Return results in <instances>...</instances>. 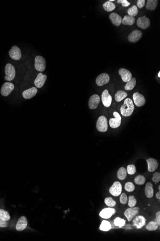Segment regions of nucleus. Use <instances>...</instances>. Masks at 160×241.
<instances>
[{"instance_id":"11","label":"nucleus","mask_w":160,"mask_h":241,"mask_svg":"<svg viewBox=\"0 0 160 241\" xmlns=\"http://www.w3.org/2000/svg\"><path fill=\"white\" fill-rule=\"evenodd\" d=\"M138 27L143 29H146L150 27L151 25L150 20L146 16L140 17L137 21Z\"/></svg>"},{"instance_id":"23","label":"nucleus","mask_w":160,"mask_h":241,"mask_svg":"<svg viewBox=\"0 0 160 241\" xmlns=\"http://www.w3.org/2000/svg\"><path fill=\"white\" fill-rule=\"evenodd\" d=\"M109 19L113 24L115 26H119L122 23V17L117 13H111L109 15Z\"/></svg>"},{"instance_id":"2","label":"nucleus","mask_w":160,"mask_h":241,"mask_svg":"<svg viewBox=\"0 0 160 241\" xmlns=\"http://www.w3.org/2000/svg\"><path fill=\"white\" fill-rule=\"evenodd\" d=\"M46 67V61L42 56H38L35 58V67L37 71L43 72Z\"/></svg>"},{"instance_id":"13","label":"nucleus","mask_w":160,"mask_h":241,"mask_svg":"<svg viewBox=\"0 0 160 241\" xmlns=\"http://www.w3.org/2000/svg\"><path fill=\"white\" fill-rule=\"evenodd\" d=\"M142 36V33L139 30H135L129 34L128 40L130 43H137L140 40Z\"/></svg>"},{"instance_id":"49","label":"nucleus","mask_w":160,"mask_h":241,"mask_svg":"<svg viewBox=\"0 0 160 241\" xmlns=\"http://www.w3.org/2000/svg\"><path fill=\"white\" fill-rule=\"evenodd\" d=\"M115 0H109L108 1L110 2H112L114 1Z\"/></svg>"},{"instance_id":"4","label":"nucleus","mask_w":160,"mask_h":241,"mask_svg":"<svg viewBox=\"0 0 160 241\" xmlns=\"http://www.w3.org/2000/svg\"><path fill=\"white\" fill-rule=\"evenodd\" d=\"M97 130L100 132H106L108 129V120L104 115L99 117L96 122Z\"/></svg>"},{"instance_id":"36","label":"nucleus","mask_w":160,"mask_h":241,"mask_svg":"<svg viewBox=\"0 0 160 241\" xmlns=\"http://www.w3.org/2000/svg\"><path fill=\"white\" fill-rule=\"evenodd\" d=\"M146 179L143 176L138 175L134 179L135 184L138 185H143L145 184Z\"/></svg>"},{"instance_id":"41","label":"nucleus","mask_w":160,"mask_h":241,"mask_svg":"<svg viewBox=\"0 0 160 241\" xmlns=\"http://www.w3.org/2000/svg\"><path fill=\"white\" fill-rule=\"evenodd\" d=\"M128 197L125 193H123L121 194V196L120 197V202L121 204H126V203L128 202Z\"/></svg>"},{"instance_id":"26","label":"nucleus","mask_w":160,"mask_h":241,"mask_svg":"<svg viewBox=\"0 0 160 241\" xmlns=\"http://www.w3.org/2000/svg\"><path fill=\"white\" fill-rule=\"evenodd\" d=\"M158 1L157 0H148L146 5V8L149 10H155L158 5Z\"/></svg>"},{"instance_id":"25","label":"nucleus","mask_w":160,"mask_h":241,"mask_svg":"<svg viewBox=\"0 0 160 241\" xmlns=\"http://www.w3.org/2000/svg\"><path fill=\"white\" fill-rule=\"evenodd\" d=\"M135 22V19L134 17L128 15H125L122 20V23L124 25L132 26L134 24Z\"/></svg>"},{"instance_id":"39","label":"nucleus","mask_w":160,"mask_h":241,"mask_svg":"<svg viewBox=\"0 0 160 241\" xmlns=\"http://www.w3.org/2000/svg\"><path fill=\"white\" fill-rule=\"evenodd\" d=\"M128 205L130 208L135 207L137 204V200L135 197L133 195L128 197Z\"/></svg>"},{"instance_id":"48","label":"nucleus","mask_w":160,"mask_h":241,"mask_svg":"<svg viewBox=\"0 0 160 241\" xmlns=\"http://www.w3.org/2000/svg\"><path fill=\"white\" fill-rule=\"evenodd\" d=\"M158 76L159 77H160V72H159V73H158Z\"/></svg>"},{"instance_id":"43","label":"nucleus","mask_w":160,"mask_h":241,"mask_svg":"<svg viewBox=\"0 0 160 241\" xmlns=\"http://www.w3.org/2000/svg\"><path fill=\"white\" fill-rule=\"evenodd\" d=\"M117 2L118 4H122L123 7H127L130 5V2H128L127 0H118Z\"/></svg>"},{"instance_id":"14","label":"nucleus","mask_w":160,"mask_h":241,"mask_svg":"<svg viewBox=\"0 0 160 241\" xmlns=\"http://www.w3.org/2000/svg\"><path fill=\"white\" fill-rule=\"evenodd\" d=\"M110 77L106 73H102L97 77L96 79V83L99 86H102L107 84L109 81Z\"/></svg>"},{"instance_id":"33","label":"nucleus","mask_w":160,"mask_h":241,"mask_svg":"<svg viewBox=\"0 0 160 241\" xmlns=\"http://www.w3.org/2000/svg\"><path fill=\"white\" fill-rule=\"evenodd\" d=\"M128 14L129 16L134 17L137 15L138 13V9L136 5H133L128 10Z\"/></svg>"},{"instance_id":"9","label":"nucleus","mask_w":160,"mask_h":241,"mask_svg":"<svg viewBox=\"0 0 160 241\" xmlns=\"http://www.w3.org/2000/svg\"><path fill=\"white\" fill-rule=\"evenodd\" d=\"M9 54L12 59L15 60H19L22 57L20 49L15 45L12 47L10 50L9 51Z\"/></svg>"},{"instance_id":"35","label":"nucleus","mask_w":160,"mask_h":241,"mask_svg":"<svg viewBox=\"0 0 160 241\" xmlns=\"http://www.w3.org/2000/svg\"><path fill=\"white\" fill-rule=\"evenodd\" d=\"M125 223H126V221L125 219L120 218L119 217H118L115 219L114 223L115 226L121 228L125 225Z\"/></svg>"},{"instance_id":"44","label":"nucleus","mask_w":160,"mask_h":241,"mask_svg":"<svg viewBox=\"0 0 160 241\" xmlns=\"http://www.w3.org/2000/svg\"><path fill=\"white\" fill-rule=\"evenodd\" d=\"M145 0H138L137 2V6L139 8H142L145 5Z\"/></svg>"},{"instance_id":"40","label":"nucleus","mask_w":160,"mask_h":241,"mask_svg":"<svg viewBox=\"0 0 160 241\" xmlns=\"http://www.w3.org/2000/svg\"><path fill=\"white\" fill-rule=\"evenodd\" d=\"M135 186L131 182H128L125 184V189L128 192H132L135 190Z\"/></svg>"},{"instance_id":"46","label":"nucleus","mask_w":160,"mask_h":241,"mask_svg":"<svg viewBox=\"0 0 160 241\" xmlns=\"http://www.w3.org/2000/svg\"><path fill=\"white\" fill-rule=\"evenodd\" d=\"M156 222H157L159 225L160 224V212L158 211V212H157L156 214Z\"/></svg>"},{"instance_id":"42","label":"nucleus","mask_w":160,"mask_h":241,"mask_svg":"<svg viewBox=\"0 0 160 241\" xmlns=\"http://www.w3.org/2000/svg\"><path fill=\"white\" fill-rule=\"evenodd\" d=\"M160 181V174L159 172H155L153 174V177H152V181L155 183H158Z\"/></svg>"},{"instance_id":"47","label":"nucleus","mask_w":160,"mask_h":241,"mask_svg":"<svg viewBox=\"0 0 160 241\" xmlns=\"http://www.w3.org/2000/svg\"><path fill=\"white\" fill-rule=\"evenodd\" d=\"M156 197L157 199H158L159 200L160 199V191H159L158 193H157L156 194Z\"/></svg>"},{"instance_id":"27","label":"nucleus","mask_w":160,"mask_h":241,"mask_svg":"<svg viewBox=\"0 0 160 241\" xmlns=\"http://www.w3.org/2000/svg\"><path fill=\"white\" fill-rule=\"evenodd\" d=\"M127 96H128V94L125 91L120 90V91H118L116 92V94L115 95V98L116 101L119 102L123 100L124 98L127 97Z\"/></svg>"},{"instance_id":"32","label":"nucleus","mask_w":160,"mask_h":241,"mask_svg":"<svg viewBox=\"0 0 160 241\" xmlns=\"http://www.w3.org/2000/svg\"><path fill=\"white\" fill-rule=\"evenodd\" d=\"M159 224L157 223L156 222H150L147 225L146 228L149 231H155L157 230L159 227Z\"/></svg>"},{"instance_id":"20","label":"nucleus","mask_w":160,"mask_h":241,"mask_svg":"<svg viewBox=\"0 0 160 241\" xmlns=\"http://www.w3.org/2000/svg\"><path fill=\"white\" fill-rule=\"evenodd\" d=\"M28 225V220L26 217L22 216L20 218L17 222L16 225V230L18 231H22L24 230Z\"/></svg>"},{"instance_id":"45","label":"nucleus","mask_w":160,"mask_h":241,"mask_svg":"<svg viewBox=\"0 0 160 241\" xmlns=\"http://www.w3.org/2000/svg\"><path fill=\"white\" fill-rule=\"evenodd\" d=\"M8 226V223L7 221H5L0 219V227L5 228L7 227Z\"/></svg>"},{"instance_id":"3","label":"nucleus","mask_w":160,"mask_h":241,"mask_svg":"<svg viewBox=\"0 0 160 241\" xmlns=\"http://www.w3.org/2000/svg\"><path fill=\"white\" fill-rule=\"evenodd\" d=\"M5 79L8 81L14 80L15 76V67L11 64H7L5 67Z\"/></svg>"},{"instance_id":"37","label":"nucleus","mask_w":160,"mask_h":241,"mask_svg":"<svg viewBox=\"0 0 160 241\" xmlns=\"http://www.w3.org/2000/svg\"><path fill=\"white\" fill-rule=\"evenodd\" d=\"M105 203L106 205H108V206L110 207V208L115 207V205H116V202L111 197H106V198H105Z\"/></svg>"},{"instance_id":"30","label":"nucleus","mask_w":160,"mask_h":241,"mask_svg":"<svg viewBox=\"0 0 160 241\" xmlns=\"http://www.w3.org/2000/svg\"><path fill=\"white\" fill-rule=\"evenodd\" d=\"M136 84V80L135 77H132L130 81L127 82L125 86V89L128 91H131L135 87Z\"/></svg>"},{"instance_id":"15","label":"nucleus","mask_w":160,"mask_h":241,"mask_svg":"<svg viewBox=\"0 0 160 241\" xmlns=\"http://www.w3.org/2000/svg\"><path fill=\"white\" fill-rule=\"evenodd\" d=\"M100 101L99 96L97 95H94L91 96L89 100V107L90 109H95L97 108Z\"/></svg>"},{"instance_id":"19","label":"nucleus","mask_w":160,"mask_h":241,"mask_svg":"<svg viewBox=\"0 0 160 241\" xmlns=\"http://www.w3.org/2000/svg\"><path fill=\"white\" fill-rule=\"evenodd\" d=\"M118 73L121 76V79L124 82H128L132 78V73L125 68H120L118 71Z\"/></svg>"},{"instance_id":"6","label":"nucleus","mask_w":160,"mask_h":241,"mask_svg":"<svg viewBox=\"0 0 160 241\" xmlns=\"http://www.w3.org/2000/svg\"><path fill=\"white\" fill-rule=\"evenodd\" d=\"M138 213H139V208L132 207L127 209L124 212V215L127 218L128 222H130L134 217L138 214Z\"/></svg>"},{"instance_id":"38","label":"nucleus","mask_w":160,"mask_h":241,"mask_svg":"<svg viewBox=\"0 0 160 241\" xmlns=\"http://www.w3.org/2000/svg\"><path fill=\"white\" fill-rule=\"evenodd\" d=\"M127 172L129 175H133L136 172V167L135 165H129L127 167Z\"/></svg>"},{"instance_id":"28","label":"nucleus","mask_w":160,"mask_h":241,"mask_svg":"<svg viewBox=\"0 0 160 241\" xmlns=\"http://www.w3.org/2000/svg\"><path fill=\"white\" fill-rule=\"evenodd\" d=\"M112 226L109 222L106 220H103L101 223L99 229L101 231L108 232L111 230Z\"/></svg>"},{"instance_id":"29","label":"nucleus","mask_w":160,"mask_h":241,"mask_svg":"<svg viewBox=\"0 0 160 241\" xmlns=\"http://www.w3.org/2000/svg\"><path fill=\"white\" fill-rule=\"evenodd\" d=\"M127 170L124 167H121L117 172L118 178L120 180H124L127 177Z\"/></svg>"},{"instance_id":"31","label":"nucleus","mask_w":160,"mask_h":241,"mask_svg":"<svg viewBox=\"0 0 160 241\" xmlns=\"http://www.w3.org/2000/svg\"><path fill=\"white\" fill-rule=\"evenodd\" d=\"M103 7L107 12H111L115 9V5L114 3L109 1H107L105 2L103 5Z\"/></svg>"},{"instance_id":"5","label":"nucleus","mask_w":160,"mask_h":241,"mask_svg":"<svg viewBox=\"0 0 160 241\" xmlns=\"http://www.w3.org/2000/svg\"><path fill=\"white\" fill-rule=\"evenodd\" d=\"M15 88L14 84L12 82H5L1 89V94L4 96H7L11 93Z\"/></svg>"},{"instance_id":"22","label":"nucleus","mask_w":160,"mask_h":241,"mask_svg":"<svg viewBox=\"0 0 160 241\" xmlns=\"http://www.w3.org/2000/svg\"><path fill=\"white\" fill-rule=\"evenodd\" d=\"M146 219L143 216H138L134 219L133 222V226L137 229H141L145 225Z\"/></svg>"},{"instance_id":"17","label":"nucleus","mask_w":160,"mask_h":241,"mask_svg":"<svg viewBox=\"0 0 160 241\" xmlns=\"http://www.w3.org/2000/svg\"><path fill=\"white\" fill-rule=\"evenodd\" d=\"M115 213V209L111 208H105L101 211L99 215L102 218L108 219L110 218Z\"/></svg>"},{"instance_id":"24","label":"nucleus","mask_w":160,"mask_h":241,"mask_svg":"<svg viewBox=\"0 0 160 241\" xmlns=\"http://www.w3.org/2000/svg\"><path fill=\"white\" fill-rule=\"evenodd\" d=\"M145 195L148 198H152L153 197L154 195V191H153V185L151 182H147L145 189Z\"/></svg>"},{"instance_id":"8","label":"nucleus","mask_w":160,"mask_h":241,"mask_svg":"<svg viewBox=\"0 0 160 241\" xmlns=\"http://www.w3.org/2000/svg\"><path fill=\"white\" fill-rule=\"evenodd\" d=\"M133 98L135 105L138 107L143 106L146 103V100L144 96L140 94L138 91L133 94Z\"/></svg>"},{"instance_id":"18","label":"nucleus","mask_w":160,"mask_h":241,"mask_svg":"<svg viewBox=\"0 0 160 241\" xmlns=\"http://www.w3.org/2000/svg\"><path fill=\"white\" fill-rule=\"evenodd\" d=\"M38 92V89L36 87H32L28 90H25L23 92V96L26 99H30L34 97Z\"/></svg>"},{"instance_id":"7","label":"nucleus","mask_w":160,"mask_h":241,"mask_svg":"<svg viewBox=\"0 0 160 241\" xmlns=\"http://www.w3.org/2000/svg\"><path fill=\"white\" fill-rule=\"evenodd\" d=\"M122 185L118 181L114 182L111 187L109 189V192L114 196H119L122 191Z\"/></svg>"},{"instance_id":"34","label":"nucleus","mask_w":160,"mask_h":241,"mask_svg":"<svg viewBox=\"0 0 160 241\" xmlns=\"http://www.w3.org/2000/svg\"><path fill=\"white\" fill-rule=\"evenodd\" d=\"M9 213L4 209H0V219L5 221H8L10 219Z\"/></svg>"},{"instance_id":"12","label":"nucleus","mask_w":160,"mask_h":241,"mask_svg":"<svg viewBox=\"0 0 160 241\" xmlns=\"http://www.w3.org/2000/svg\"><path fill=\"white\" fill-rule=\"evenodd\" d=\"M101 98L102 103L105 107H108L111 105L112 101V96L109 94L108 90H105L103 91Z\"/></svg>"},{"instance_id":"21","label":"nucleus","mask_w":160,"mask_h":241,"mask_svg":"<svg viewBox=\"0 0 160 241\" xmlns=\"http://www.w3.org/2000/svg\"><path fill=\"white\" fill-rule=\"evenodd\" d=\"M148 163V170L149 172H153L158 168L159 164L156 159L150 158L147 160Z\"/></svg>"},{"instance_id":"1","label":"nucleus","mask_w":160,"mask_h":241,"mask_svg":"<svg viewBox=\"0 0 160 241\" xmlns=\"http://www.w3.org/2000/svg\"><path fill=\"white\" fill-rule=\"evenodd\" d=\"M134 108L135 107L132 100L130 98H127L124 101L123 105L121 106L120 112L122 115L124 117H128L132 115Z\"/></svg>"},{"instance_id":"50","label":"nucleus","mask_w":160,"mask_h":241,"mask_svg":"<svg viewBox=\"0 0 160 241\" xmlns=\"http://www.w3.org/2000/svg\"><path fill=\"white\" fill-rule=\"evenodd\" d=\"M158 189H159V191H160V185H159V186H158Z\"/></svg>"},{"instance_id":"16","label":"nucleus","mask_w":160,"mask_h":241,"mask_svg":"<svg viewBox=\"0 0 160 241\" xmlns=\"http://www.w3.org/2000/svg\"><path fill=\"white\" fill-rule=\"evenodd\" d=\"M46 75H44L42 73H39L37 75V78L34 81L35 85L38 88H41L43 86L47 80Z\"/></svg>"},{"instance_id":"10","label":"nucleus","mask_w":160,"mask_h":241,"mask_svg":"<svg viewBox=\"0 0 160 241\" xmlns=\"http://www.w3.org/2000/svg\"><path fill=\"white\" fill-rule=\"evenodd\" d=\"M114 119L111 118L109 120V125L110 127L113 129L117 128L120 126L121 123V118L119 113L117 112L113 113Z\"/></svg>"}]
</instances>
